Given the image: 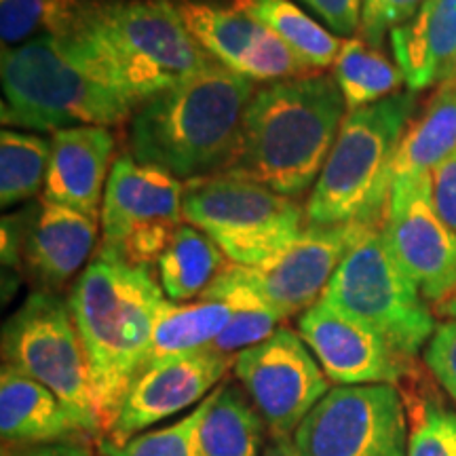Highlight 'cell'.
<instances>
[{"label": "cell", "mask_w": 456, "mask_h": 456, "mask_svg": "<svg viewBox=\"0 0 456 456\" xmlns=\"http://www.w3.org/2000/svg\"><path fill=\"white\" fill-rule=\"evenodd\" d=\"M45 34L140 106L214 64L188 32L178 0H60Z\"/></svg>", "instance_id": "1"}, {"label": "cell", "mask_w": 456, "mask_h": 456, "mask_svg": "<svg viewBox=\"0 0 456 456\" xmlns=\"http://www.w3.org/2000/svg\"><path fill=\"white\" fill-rule=\"evenodd\" d=\"M165 292L152 269L98 252L74 281L68 306L87 357L91 393L104 436L131 385L151 363Z\"/></svg>", "instance_id": "2"}, {"label": "cell", "mask_w": 456, "mask_h": 456, "mask_svg": "<svg viewBox=\"0 0 456 456\" xmlns=\"http://www.w3.org/2000/svg\"><path fill=\"white\" fill-rule=\"evenodd\" d=\"M346 106L334 77L302 74L256 89L228 175L254 180L285 197L315 186L338 138Z\"/></svg>", "instance_id": "3"}, {"label": "cell", "mask_w": 456, "mask_h": 456, "mask_svg": "<svg viewBox=\"0 0 456 456\" xmlns=\"http://www.w3.org/2000/svg\"><path fill=\"white\" fill-rule=\"evenodd\" d=\"M256 83L214 61L146 100L129 121V155L178 180L224 174Z\"/></svg>", "instance_id": "4"}, {"label": "cell", "mask_w": 456, "mask_h": 456, "mask_svg": "<svg viewBox=\"0 0 456 456\" xmlns=\"http://www.w3.org/2000/svg\"><path fill=\"white\" fill-rule=\"evenodd\" d=\"M3 125L37 131L114 127L131 121L140 104L83 70L55 37L41 34L3 47Z\"/></svg>", "instance_id": "5"}, {"label": "cell", "mask_w": 456, "mask_h": 456, "mask_svg": "<svg viewBox=\"0 0 456 456\" xmlns=\"http://www.w3.org/2000/svg\"><path fill=\"white\" fill-rule=\"evenodd\" d=\"M419 94L402 91L379 104L346 112L326 167L306 201L309 224L383 226L391 192V161L412 123Z\"/></svg>", "instance_id": "6"}, {"label": "cell", "mask_w": 456, "mask_h": 456, "mask_svg": "<svg viewBox=\"0 0 456 456\" xmlns=\"http://www.w3.org/2000/svg\"><path fill=\"white\" fill-rule=\"evenodd\" d=\"M322 300L414 359L429 345L437 322L412 279L387 248L380 226H370L340 262Z\"/></svg>", "instance_id": "7"}, {"label": "cell", "mask_w": 456, "mask_h": 456, "mask_svg": "<svg viewBox=\"0 0 456 456\" xmlns=\"http://www.w3.org/2000/svg\"><path fill=\"white\" fill-rule=\"evenodd\" d=\"M182 216L239 266L273 258L306 226V209L296 199L228 174L184 182Z\"/></svg>", "instance_id": "8"}, {"label": "cell", "mask_w": 456, "mask_h": 456, "mask_svg": "<svg viewBox=\"0 0 456 456\" xmlns=\"http://www.w3.org/2000/svg\"><path fill=\"white\" fill-rule=\"evenodd\" d=\"M4 363L51 389L89 436L104 433L68 300L37 289L3 328Z\"/></svg>", "instance_id": "9"}, {"label": "cell", "mask_w": 456, "mask_h": 456, "mask_svg": "<svg viewBox=\"0 0 456 456\" xmlns=\"http://www.w3.org/2000/svg\"><path fill=\"white\" fill-rule=\"evenodd\" d=\"M184 184L175 175L134 157L114 159L102 203V245L131 266L151 269L182 226Z\"/></svg>", "instance_id": "10"}, {"label": "cell", "mask_w": 456, "mask_h": 456, "mask_svg": "<svg viewBox=\"0 0 456 456\" xmlns=\"http://www.w3.org/2000/svg\"><path fill=\"white\" fill-rule=\"evenodd\" d=\"M406 402L395 385L334 387L294 433L300 456H406Z\"/></svg>", "instance_id": "11"}, {"label": "cell", "mask_w": 456, "mask_h": 456, "mask_svg": "<svg viewBox=\"0 0 456 456\" xmlns=\"http://www.w3.org/2000/svg\"><path fill=\"white\" fill-rule=\"evenodd\" d=\"M232 372L258 410L271 437H294L302 420L330 393V379L292 328H279L239 353Z\"/></svg>", "instance_id": "12"}, {"label": "cell", "mask_w": 456, "mask_h": 456, "mask_svg": "<svg viewBox=\"0 0 456 456\" xmlns=\"http://www.w3.org/2000/svg\"><path fill=\"white\" fill-rule=\"evenodd\" d=\"M380 231L427 302L437 306L456 292V232L437 214L431 174L393 182Z\"/></svg>", "instance_id": "13"}, {"label": "cell", "mask_w": 456, "mask_h": 456, "mask_svg": "<svg viewBox=\"0 0 456 456\" xmlns=\"http://www.w3.org/2000/svg\"><path fill=\"white\" fill-rule=\"evenodd\" d=\"M372 224H309L281 252L258 266H239L245 281L283 319L298 315L322 300L359 237Z\"/></svg>", "instance_id": "14"}, {"label": "cell", "mask_w": 456, "mask_h": 456, "mask_svg": "<svg viewBox=\"0 0 456 456\" xmlns=\"http://www.w3.org/2000/svg\"><path fill=\"white\" fill-rule=\"evenodd\" d=\"M232 363L235 357L220 355L212 349L151 363L131 385L121 412L104 436L106 442L121 446L152 425L203 402Z\"/></svg>", "instance_id": "15"}, {"label": "cell", "mask_w": 456, "mask_h": 456, "mask_svg": "<svg viewBox=\"0 0 456 456\" xmlns=\"http://www.w3.org/2000/svg\"><path fill=\"white\" fill-rule=\"evenodd\" d=\"M188 32L214 61L254 83H277L311 74L277 34L232 7L180 3Z\"/></svg>", "instance_id": "16"}, {"label": "cell", "mask_w": 456, "mask_h": 456, "mask_svg": "<svg viewBox=\"0 0 456 456\" xmlns=\"http://www.w3.org/2000/svg\"><path fill=\"white\" fill-rule=\"evenodd\" d=\"M298 334L336 387H397L412 374V359L399 355L380 336L323 300L302 313Z\"/></svg>", "instance_id": "17"}, {"label": "cell", "mask_w": 456, "mask_h": 456, "mask_svg": "<svg viewBox=\"0 0 456 456\" xmlns=\"http://www.w3.org/2000/svg\"><path fill=\"white\" fill-rule=\"evenodd\" d=\"M98 220L66 205L41 203L28 209L21 248L24 269L38 289L55 292L87 269L98 249Z\"/></svg>", "instance_id": "18"}, {"label": "cell", "mask_w": 456, "mask_h": 456, "mask_svg": "<svg viewBox=\"0 0 456 456\" xmlns=\"http://www.w3.org/2000/svg\"><path fill=\"white\" fill-rule=\"evenodd\" d=\"M117 148L110 127H72L51 135L45 197L89 218H102L108 169Z\"/></svg>", "instance_id": "19"}, {"label": "cell", "mask_w": 456, "mask_h": 456, "mask_svg": "<svg viewBox=\"0 0 456 456\" xmlns=\"http://www.w3.org/2000/svg\"><path fill=\"white\" fill-rule=\"evenodd\" d=\"M0 433L4 444L26 448L83 442L89 436L53 391L9 363L0 372Z\"/></svg>", "instance_id": "20"}, {"label": "cell", "mask_w": 456, "mask_h": 456, "mask_svg": "<svg viewBox=\"0 0 456 456\" xmlns=\"http://www.w3.org/2000/svg\"><path fill=\"white\" fill-rule=\"evenodd\" d=\"M389 38L408 91L420 94L444 83L456 64V0H427Z\"/></svg>", "instance_id": "21"}, {"label": "cell", "mask_w": 456, "mask_h": 456, "mask_svg": "<svg viewBox=\"0 0 456 456\" xmlns=\"http://www.w3.org/2000/svg\"><path fill=\"white\" fill-rule=\"evenodd\" d=\"M456 151V77L440 83L433 100L412 118L391 161V184L431 174Z\"/></svg>", "instance_id": "22"}, {"label": "cell", "mask_w": 456, "mask_h": 456, "mask_svg": "<svg viewBox=\"0 0 456 456\" xmlns=\"http://www.w3.org/2000/svg\"><path fill=\"white\" fill-rule=\"evenodd\" d=\"M265 420L235 385H220L205 397L199 425L201 456H260Z\"/></svg>", "instance_id": "23"}, {"label": "cell", "mask_w": 456, "mask_h": 456, "mask_svg": "<svg viewBox=\"0 0 456 456\" xmlns=\"http://www.w3.org/2000/svg\"><path fill=\"white\" fill-rule=\"evenodd\" d=\"M231 7L277 34L311 72L334 66L342 41L294 0H231Z\"/></svg>", "instance_id": "24"}, {"label": "cell", "mask_w": 456, "mask_h": 456, "mask_svg": "<svg viewBox=\"0 0 456 456\" xmlns=\"http://www.w3.org/2000/svg\"><path fill=\"white\" fill-rule=\"evenodd\" d=\"M332 77L338 85L346 112L374 106L391 95L402 94L406 85L402 68L362 37H349L332 66Z\"/></svg>", "instance_id": "25"}, {"label": "cell", "mask_w": 456, "mask_h": 456, "mask_svg": "<svg viewBox=\"0 0 456 456\" xmlns=\"http://www.w3.org/2000/svg\"><path fill=\"white\" fill-rule=\"evenodd\" d=\"M157 266L167 300L186 302L199 298L228 265L212 237L201 228L182 224Z\"/></svg>", "instance_id": "26"}, {"label": "cell", "mask_w": 456, "mask_h": 456, "mask_svg": "<svg viewBox=\"0 0 456 456\" xmlns=\"http://www.w3.org/2000/svg\"><path fill=\"white\" fill-rule=\"evenodd\" d=\"M232 313L235 309L220 300H197L192 305L165 300L152 334L151 363L209 349L231 323Z\"/></svg>", "instance_id": "27"}, {"label": "cell", "mask_w": 456, "mask_h": 456, "mask_svg": "<svg viewBox=\"0 0 456 456\" xmlns=\"http://www.w3.org/2000/svg\"><path fill=\"white\" fill-rule=\"evenodd\" d=\"M51 140L4 127L0 134V203L3 208L30 201L45 188Z\"/></svg>", "instance_id": "28"}, {"label": "cell", "mask_w": 456, "mask_h": 456, "mask_svg": "<svg viewBox=\"0 0 456 456\" xmlns=\"http://www.w3.org/2000/svg\"><path fill=\"white\" fill-rule=\"evenodd\" d=\"M205 399L178 423H171L157 431L140 433L121 446L102 442L100 450L104 456H201L199 425H201Z\"/></svg>", "instance_id": "29"}, {"label": "cell", "mask_w": 456, "mask_h": 456, "mask_svg": "<svg viewBox=\"0 0 456 456\" xmlns=\"http://www.w3.org/2000/svg\"><path fill=\"white\" fill-rule=\"evenodd\" d=\"M406 456H456V412L437 397L420 399L412 410Z\"/></svg>", "instance_id": "30"}, {"label": "cell", "mask_w": 456, "mask_h": 456, "mask_svg": "<svg viewBox=\"0 0 456 456\" xmlns=\"http://www.w3.org/2000/svg\"><path fill=\"white\" fill-rule=\"evenodd\" d=\"M60 0H0V38L4 47H17L47 32Z\"/></svg>", "instance_id": "31"}, {"label": "cell", "mask_w": 456, "mask_h": 456, "mask_svg": "<svg viewBox=\"0 0 456 456\" xmlns=\"http://www.w3.org/2000/svg\"><path fill=\"white\" fill-rule=\"evenodd\" d=\"M425 3L427 0H363L359 37L374 47H380L387 34L408 24Z\"/></svg>", "instance_id": "32"}, {"label": "cell", "mask_w": 456, "mask_h": 456, "mask_svg": "<svg viewBox=\"0 0 456 456\" xmlns=\"http://www.w3.org/2000/svg\"><path fill=\"white\" fill-rule=\"evenodd\" d=\"M423 359L433 379L456 402V319L437 323L436 334L425 346Z\"/></svg>", "instance_id": "33"}, {"label": "cell", "mask_w": 456, "mask_h": 456, "mask_svg": "<svg viewBox=\"0 0 456 456\" xmlns=\"http://www.w3.org/2000/svg\"><path fill=\"white\" fill-rule=\"evenodd\" d=\"M334 34L351 37L359 32L363 0H300Z\"/></svg>", "instance_id": "34"}, {"label": "cell", "mask_w": 456, "mask_h": 456, "mask_svg": "<svg viewBox=\"0 0 456 456\" xmlns=\"http://www.w3.org/2000/svg\"><path fill=\"white\" fill-rule=\"evenodd\" d=\"M431 192L437 214L456 232V151L431 171Z\"/></svg>", "instance_id": "35"}, {"label": "cell", "mask_w": 456, "mask_h": 456, "mask_svg": "<svg viewBox=\"0 0 456 456\" xmlns=\"http://www.w3.org/2000/svg\"><path fill=\"white\" fill-rule=\"evenodd\" d=\"M28 224V209L17 212L3 218V265L11 266H24L21 262V248H24V235Z\"/></svg>", "instance_id": "36"}, {"label": "cell", "mask_w": 456, "mask_h": 456, "mask_svg": "<svg viewBox=\"0 0 456 456\" xmlns=\"http://www.w3.org/2000/svg\"><path fill=\"white\" fill-rule=\"evenodd\" d=\"M11 456H91V450L83 442L45 444V446H28Z\"/></svg>", "instance_id": "37"}, {"label": "cell", "mask_w": 456, "mask_h": 456, "mask_svg": "<svg viewBox=\"0 0 456 456\" xmlns=\"http://www.w3.org/2000/svg\"><path fill=\"white\" fill-rule=\"evenodd\" d=\"M262 456H300L294 437H273Z\"/></svg>", "instance_id": "38"}, {"label": "cell", "mask_w": 456, "mask_h": 456, "mask_svg": "<svg viewBox=\"0 0 456 456\" xmlns=\"http://www.w3.org/2000/svg\"><path fill=\"white\" fill-rule=\"evenodd\" d=\"M437 313L446 319H456V292L448 300H444L442 305H437Z\"/></svg>", "instance_id": "39"}, {"label": "cell", "mask_w": 456, "mask_h": 456, "mask_svg": "<svg viewBox=\"0 0 456 456\" xmlns=\"http://www.w3.org/2000/svg\"><path fill=\"white\" fill-rule=\"evenodd\" d=\"M456 77V64H454V68H452V72H450V77L448 78H454Z\"/></svg>", "instance_id": "40"}, {"label": "cell", "mask_w": 456, "mask_h": 456, "mask_svg": "<svg viewBox=\"0 0 456 456\" xmlns=\"http://www.w3.org/2000/svg\"><path fill=\"white\" fill-rule=\"evenodd\" d=\"M182 3H184V0H182Z\"/></svg>", "instance_id": "41"}]
</instances>
